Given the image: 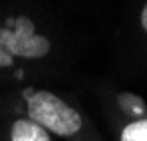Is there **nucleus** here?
<instances>
[{
	"instance_id": "1",
	"label": "nucleus",
	"mask_w": 147,
	"mask_h": 141,
	"mask_svg": "<svg viewBox=\"0 0 147 141\" xmlns=\"http://www.w3.org/2000/svg\"><path fill=\"white\" fill-rule=\"evenodd\" d=\"M28 115L58 135H74L82 127L80 113L50 92H34L28 97Z\"/></svg>"
},
{
	"instance_id": "4",
	"label": "nucleus",
	"mask_w": 147,
	"mask_h": 141,
	"mask_svg": "<svg viewBox=\"0 0 147 141\" xmlns=\"http://www.w3.org/2000/svg\"><path fill=\"white\" fill-rule=\"evenodd\" d=\"M121 141H147V119L127 125L121 133Z\"/></svg>"
},
{
	"instance_id": "2",
	"label": "nucleus",
	"mask_w": 147,
	"mask_h": 141,
	"mask_svg": "<svg viewBox=\"0 0 147 141\" xmlns=\"http://www.w3.org/2000/svg\"><path fill=\"white\" fill-rule=\"evenodd\" d=\"M48 50L50 42L34 34V24L28 18L12 20V28H0V66H12L14 56L42 58Z\"/></svg>"
},
{
	"instance_id": "5",
	"label": "nucleus",
	"mask_w": 147,
	"mask_h": 141,
	"mask_svg": "<svg viewBox=\"0 0 147 141\" xmlns=\"http://www.w3.org/2000/svg\"><path fill=\"white\" fill-rule=\"evenodd\" d=\"M117 101H119V105H121L125 111H129V113H133V115H141V113L145 111L143 99L137 97V95H133V94H121L117 97Z\"/></svg>"
},
{
	"instance_id": "3",
	"label": "nucleus",
	"mask_w": 147,
	"mask_h": 141,
	"mask_svg": "<svg viewBox=\"0 0 147 141\" xmlns=\"http://www.w3.org/2000/svg\"><path fill=\"white\" fill-rule=\"evenodd\" d=\"M12 141H50V137L46 129L32 119H18L12 125Z\"/></svg>"
},
{
	"instance_id": "6",
	"label": "nucleus",
	"mask_w": 147,
	"mask_h": 141,
	"mask_svg": "<svg viewBox=\"0 0 147 141\" xmlns=\"http://www.w3.org/2000/svg\"><path fill=\"white\" fill-rule=\"evenodd\" d=\"M141 24H143V28L147 30V6L143 8V14H141Z\"/></svg>"
}]
</instances>
